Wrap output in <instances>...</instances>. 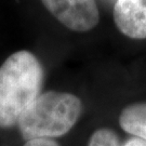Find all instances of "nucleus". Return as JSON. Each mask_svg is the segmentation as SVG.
Segmentation results:
<instances>
[{"label":"nucleus","mask_w":146,"mask_h":146,"mask_svg":"<svg viewBox=\"0 0 146 146\" xmlns=\"http://www.w3.org/2000/svg\"><path fill=\"white\" fill-rule=\"evenodd\" d=\"M43 68L33 53L11 54L0 66V128L17 125L22 115L41 94Z\"/></svg>","instance_id":"1"},{"label":"nucleus","mask_w":146,"mask_h":146,"mask_svg":"<svg viewBox=\"0 0 146 146\" xmlns=\"http://www.w3.org/2000/svg\"><path fill=\"white\" fill-rule=\"evenodd\" d=\"M82 113V102L67 92L47 91L41 93L17 122L24 140L65 135L72 130Z\"/></svg>","instance_id":"2"},{"label":"nucleus","mask_w":146,"mask_h":146,"mask_svg":"<svg viewBox=\"0 0 146 146\" xmlns=\"http://www.w3.org/2000/svg\"><path fill=\"white\" fill-rule=\"evenodd\" d=\"M60 23L68 29L84 33L93 29L100 20L95 0H41Z\"/></svg>","instance_id":"3"},{"label":"nucleus","mask_w":146,"mask_h":146,"mask_svg":"<svg viewBox=\"0 0 146 146\" xmlns=\"http://www.w3.org/2000/svg\"><path fill=\"white\" fill-rule=\"evenodd\" d=\"M116 26L132 39L146 38V0H117L114 7Z\"/></svg>","instance_id":"4"},{"label":"nucleus","mask_w":146,"mask_h":146,"mask_svg":"<svg viewBox=\"0 0 146 146\" xmlns=\"http://www.w3.org/2000/svg\"><path fill=\"white\" fill-rule=\"evenodd\" d=\"M119 125L129 134L146 141V103H135L123 108Z\"/></svg>","instance_id":"5"},{"label":"nucleus","mask_w":146,"mask_h":146,"mask_svg":"<svg viewBox=\"0 0 146 146\" xmlns=\"http://www.w3.org/2000/svg\"><path fill=\"white\" fill-rule=\"evenodd\" d=\"M87 146H122L118 135L107 128H102L90 136Z\"/></svg>","instance_id":"6"},{"label":"nucleus","mask_w":146,"mask_h":146,"mask_svg":"<svg viewBox=\"0 0 146 146\" xmlns=\"http://www.w3.org/2000/svg\"><path fill=\"white\" fill-rule=\"evenodd\" d=\"M23 146H60L53 140H47V139H38V140H31L27 141Z\"/></svg>","instance_id":"7"},{"label":"nucleus","mask_w":146,"mask_h":146,"mask_svg":"<svg viewBox=\"0 0 146 146\" xmlns=\"http://www.w3.org/2000/svg\"><path fill=\"white\" fill-rule=\"evenodd\" d=\"M122 146H146V141L141 140L139 137H131Z\"/></svg>","instance_id":"8"}]
</instances>
